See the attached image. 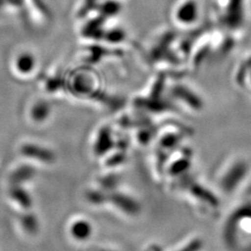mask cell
Wrapping results in <instances>:
<instances>
[{"label":"cell","instance_id":"cell-1","mask_svg":"<svg viewBox=\"0 0 251 251\" xmlns=\"http://www.w3.org/2000/svg\"><path fill=\"white\" fill-rule=\"evenodd\" d=\"M198 3L196 0H178L173 7L172 18L179 26L191 25L198 21Z\"/></svg>","mask_w":251,"mask_h":251}]
</instances>
